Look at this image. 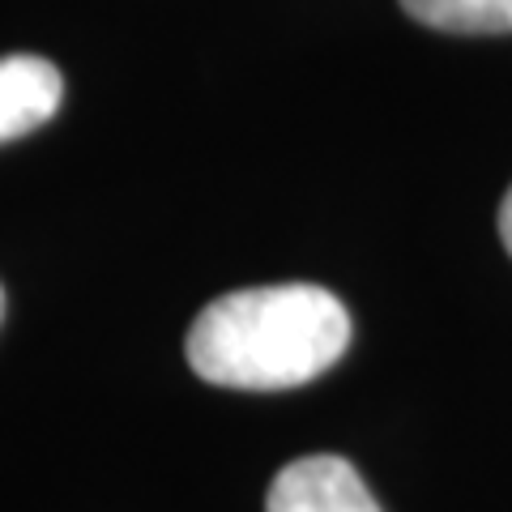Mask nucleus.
I'll use <instances>...</instances> for the list:
<instances>
[{
  "mask_svg": "<svg viewBox=\"0 0 512 512\" xmlns=\"http://www.w3.org/2000/svg\"><path fill=\"white\" fill-rule=\"evenodd\" d=\"M350 316L312 282L248 286L201 308L188 329V367L218 389H295L342 359Z\"/></svg>",
  "mask_w": 512,
  "mask_h": 512,
  "instance_id": "1",
  "label": "nucleus"
},
{
  "mask_svg": "<svg viewBox=\"0 0 512 512\" xmlns=\"http://www.w3.org/2000/svg\"><path fill=\"white\" fill-rule=\"evenodd\" d=\"M265 512H380V504L346 457L316 453L278 470Z\"/></svg>",
  "mask_w": 512,
  "mask_h": 512,
  "instance_id": "2",
  "label": "nucleus"
},
{
  "mask_svg": "<svg viewBox=\"0 0 512 512\" xmlns=\"http://www.w3.org/2000/svg\"><path fill=\"white\" fill-rule=\"evenodd\" d=\"M64 77L43 56H5L0 60V146L35 133L60 111Z\"/></svg>",
  "mask_w": 512,
  "mask_h": 512,
  "instance_id": "3",
  "label": "nucleus"
},
{
  "mask_svg": "<svg viewBox=\"0 0 512 512\" xmlns=\"http://www.w3.org/2000/svg\"><path fill=\"white\" fill-rule=\"evenodd\" d=\"M414 22L448 35H508L512 0H402Z\"/></svg>",
  "mask_w": 512,
  "mask_h": 512,
  "instance_id": "4",
  "label": "nucleus"
},
{
  "mask_svg": "<svg viewBox=\"0 0 512 512\" xmlns=\"http://www.w3.org/2000/svg\"><path fill=\"white\" fill-rule=\"evenodd\" d=\"M500 239H504V248L512 252V188L504 192V205H500Z\"/></svg>",
  "mask_w": 512,
  "mask_h": 512,
  "instance_id": "5",
  "label": "nucleus"
},
{
  "mask_svg": "<svg viewBox=\"0 0 512 512\" xmlns=\"http://www.w3.org/2000/svg\"><path fill=\"white\" fill-rule=\"evenodd\" d=\"M0 316H5V291H0Z\"/></svg>",
  "mask_w": 512,
  "mask_h": 512,
  "instance_id": "6",
  "label": "nucleus"
}]
</instances>
